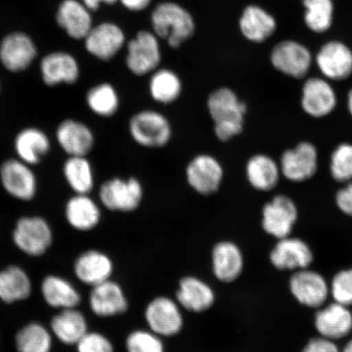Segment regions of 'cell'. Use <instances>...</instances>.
<instances>
[{
  "label": "cell",
  "mask_w": 352,
  "mask_h": 352,
  "mask_svg": "<svg viewBox=\"0 0 352 352\" xmlns=\"http://www.w3.org/2000/svg\"><path fill=\"white\" fill-rule=\"evenodd\" d=\"M270 60L277 72L285 76L301 79L309 72L312 56L301 43L287 41L276 44L272 50Z\"/></svg>",
  "instance_id": "cell-10"
},
{
  "label": "cell",
  "mask_w": 352,
  "mask_h": 352,
  "mask_svg": "<svg viewBox=\"0 0 352 352\" xmlns=\"http://www.w3.org/2000/svg\"><path fill=\"white\" fill-rule=\"evenodd\" d=\"M65 218L74 230L87 232L98 226L101 212L98 205L88 195H77L67 202Z\"/></svg>",
  "instance_id": "cell-29"
},
{
  "label": "cell",
  "mask_w": 352,
  "mask_h": 352,
  "mask_svg": "<svg viewBox=\"0 0 352 352\" xmlns=\"http://www.w3.org/2000/svg\"><path fill=\"white\" fill-rule=\"evenodd\" d=\"M152 98L161 104H170L179 98L182 92V82L177 74L170 69H162L154 72L149 82Z\"/></svg>",
  "instance_id": "cell-35"
},
{
  "label": "cell",
  "mask_w": 352,
  "mask_h": 352,
  "mask_svg": "<svg viewBox=\"0 0 352 352\" xmlns=\"http://www.w3.org/2000/svg\"><path fill=\"white\" fill-rule=\"evenodd\" d=\"M87 103L92 112L101 117H111L120 107V98L109 83H101L87 92Z\"/></svg>",
  "instance_id": "cell-37"
},
{
  "label": "cell",
  "mask_w": 352,
  "mask_h": 352,
  "mask_svg": "<svg viewBox=\"0 0 352 352\" xmlns=\"http://www.w3.org/2000/svg\"><path fill=\"white\" fill-rule=\"evenodd\" d=\"M302 352H340V351L331 340L323 337L311 340Z\"/></svg>",
  "instance_id": "cell-44"
},
{
  "label": "cell",
  "mask_w": 352,
  "mask_h": 352,
  "mask_svg": "<svg viewBox=\"0 0 352 352\" xmlns=\"http://www.w3.org/2000/svg\"><path fill=\"white\" fill-rule=\"evenodd\" d=\"M114 264L107 254L98 250L82 253L74 264V272L82 283L91 287L112 279Z\"/></svg>",
  "instance_id": "cell-18"
},
{
  "label": "cell",
  "mask_w": 352,
  "mask_h": 352,
  "mask_svg": "<svg viewBox=\"0 0 352 352\" xmlns=\"http://www.w3.org/2000/svg\"><path fill=\"white\" fill-rule=\"evenodd\" d=\"M15 343L19 352H51L52 333L41 324L30 323L17 332Z\"/></svg>",
  "instance_id": "cell-36"
},
{
  "label": "cell",
  "mask_w": 352,
  "mask_h": 352,
  "mask_svg": "<svg viewBox=\"0 0 352 352\" xmlns=\"http://www.w3.org/2000/svg\"><path fill=\"white\" fill-rule=\"evenodd\" d=\"M132 139L145 148H162L170 142L173 129L167 118L155 110H142L129 122Z\"/></svg>",
  "instance_id": "cell-4"
},
{
  "label": "cell",
  "mask_w": 352,
  "mask_h": 352,
  "mask_svg": "<svg viewBox=\"0 0 352 352\" xmlns=\"http://www.w3.org/2000/svg\"><path fill=\"white\" fill-rule=\"evenodd\" d=\"M152 25L156 35L174 48L190 38L195 29L190 13L174 3L160 4L153 12Z\"/></svg>",
  "instance_id": "cell-2"
},
{
  "label": "cell",
  "mask_w": 352,
  "mask_h": 352,
  "mask_svg": "<svg viewBox=\"0 0 352 352\" xmlns=\"http://www.w3.org/2000/svg\"><path fill=\"white\" fill-rule=\"evenodd\" d=\"M0 179L4 189L16 199L30 201L36 193V178L30 165L20 160L3 162L0 167Z\"/></svg>",
  "instance_id": "cell-16"
},
{
  "label": "cell",
  "mask_w": 352,
  "mask_h": 352,
  "mask_svg": "<svg viewBox=\"0 0 352 352\" xmlns=\"http://www.w3.org/2000/svg\"><path fill=\"white\" fill-rule=\"evenodd\" d=\"M15 149L20 160L30 166L35 165L50 151V139L41 130L29 127L17 135Z\"/></svg>",
  "instance_id": "cell-33"
},
{
  "label": "cell",
  "mask_w": 352,
  "mask_h": 352,
  "mask_svg": "<svg viewBox=\"0 0 352 352\" xmlns=\"http://www.w3.org/2000/svg\"><path fill=\"white\" fill-rule=\"evenodd\" d=\"M86 48L96 58L109 60L120 51L125 36L118 25L103 23L92 28L87 35Z\"/></svg>",
  "instance_id": "cell-20"
},
{
  "label": "cell",
  "mask_w": 352,
  "mask_h": 352,
  "mask_svg": "<svg viewBox=\"0 0 352 352\" xmlns=\"http://www.w3.org/2000/svg\"><path fill=\"white\" fill-rule=\"evenodd\" d=\"M76 346L78 352H116L113 342L99 332L88 331Z\"/></svg>",
  "instance_id": "cell-42"
},
{
  "label": "cell",
  "mask_w": 352,
  "mask_h": 352,
  "mask_svg": "<svg viewBox=\"0 0 352 352\" xmlns=\"http://www.w3.org/2000/svg\"><path fill=\"white\" fill-rule=\"evenodd\" d=\"M281 175L292 183H303L314 177L319 168V153L314 143L299 142L286 149L279 162Z\"/></svg>",
  "instance_id": "cell-5"
},
{
  "label": "cell",
  "mask_w": 352,
  "mask_h": 352,
  "mask_svg": "<svg viewBox=\"0 0 352 352\" xmlns=\"http://www.w3.org/2000/svg\"><path fill=\"white\" fill-rule=\"evenodd\" d=\"M262 214L263 230L276 239H283L292 232L298 219V211L292 198L277 195L264 205Z\"/></svg>",
  "instance_id": "cell-9"
},
{
  "label": "cell",
  "mask_w": 352,
  "mask_h": 352,
  "mask_svg": "<svg viewBox=\"0 0 352 352\" xmlns=\"http://www.w3.org/2000/svg\"><path fill=\"white\" fill-rule=\"evenodd\" d=\"M51 333L65 345H76L88 332L85 316L77 308L60 310L50 323Z\"/></svg>",
  "instance_id": "cell-26"
},
{
  "label": "cell",
  "mask_w": 352,
  "mask_h": 352,
  "mask_svg": "<svg viewBox=\"0 0 352 352\" xmlns=\"http://www.w3.org/2000/svg\"><path fill=\"white\" fill-rule=\"evenodd\" d=\"M223 178V169L217 158L200 154L192 158L186 168V179L190 187L201 195L217 192Z\"/></svg>",
  "instance_id": "cell-12"
},
{
  "label": "cell",
  "mask_w": 352,
  "mask_h": 352,
  "mask_svg": "<svg viewBox=\"0 0 352 352\" xmlns=\"http://www.w3.org/2000/svg\"><path fill=\"white\" fill-rule=\"evenodd\" d=\"M343 352H352V340L347 343Z\"/></svg>",
  "instance_id": "cell-48"
},
{
  "label": "cell",
  "mask_w": 352,
  "mask_h": 352,
  "mask_svg": "<svg viewBox=\"0 0 352 352\" xmlns=\"http://www.w3.org/2000/svg\"><path fill=\"white\" fill-rule=\"evenodd\" d=\"M276 21L263 8L252 6L245 8L240 20V29L248 41L263 43L275 32Z\"/></svg>",
  "instance_id": "cell-32"
},
{
  "label": "cell",
  "mask_w": 352,
  "mask_h": 352,
  "mask_svg": "<svg viewBox=\"0 0 352 352\" xmlns=\"http://www.w3.org/2000/svg\"><path fill=\"white\" fill-rule=\"evenodd\" d=\"M336 204L343 214L352 217V182L344 184L336 195Z\"/></svg>",
  "instance_id": "cell-43"
},
{
  "label": "cell",
  "mask_w": 352,
  "mask_h": 352,
  "mask_svg": "<svg viewBox=\"0 0 352 352\" xmlns=\"http://www.w3.org/2000/svg\"><path fill=\"white\" fill-rule=\"evenodd\" d=\"M306 8L305 22L308 28L324 33L331 28L333 15L332 0H303Z\"/></svg>",
  "instance_id": "cell-38"
},
{
  "label": "cell",
  "mask_w": 352,
  "mask_h": 352,
  "mask_svg": "<svg viewBox=\"0 0 352 352\" xmlns=\"http://www.w3.org/2000/svg\"><path fill=\"white\" fill-rule=\"evenodd\" d=\"M43 80L47 86L60 83L73 85L79 77V68L76 59L65 52H54L44 57L41 63Z\"/></svg>",
  "instance_id": "cell-27"
},
{
  "label": "cell",
  "mask_w": 352,
  "mask_h": 352,
  "mask_svg": "<svg viewBox=\"0 0 352 352\" xmlns=\"http://www.w3.org/2000/svg\"><path fill=\"white\" fill-rule=\"evenodd\" d=\"M85 3V6L90 10H98L101 3H105L108 4H113L117 1V0H82Z\"/></svg>",
  "instance_id": "cell-46"
},
{
  "label": "cell",
  "mask_w": 352,
  "mask_h": 352,
  "mask_svg": "<svg viewBox=\"0 0 352 352\" xmlns=\"http://www.w3.org/2000/svg\"><path fill=\"white\" fill-rule=\"evenodd\" d=\"M248 182L255 190L270 192L278 186L281 176L279 162L267 154L258 153L245 166Z\"/></svg>",
  "instance_id": "cell-23"
},
{
  "label": "cell",
  "mask_w": 352,
  "mask_h": 352,
  "mask_svg": "<svg viewBox=\"0 0 352 352\" xmlns=\"http://www.w3.org/2000/svg\"><path fill=\"white\" fill-rule=\"evenodd\" d=\"M289 285L293 296L303 305L318 307L328 297L327 284L318 272H298L292 276Z\"/></svg>",
  "instance_id": "cell-21"
},
{
  "label": "cell",
  "mask_w": 352,
  "mask_h": 352,
  "mask_svg": "<svg viewBox=\"0 0 352 352\" xmlns=\"http://www.w3.org/2000/svg\"><path fill=\"white\" fill-rule=\"evenodd\" d=\"M143 188L138 179L114 178L104 182L99 197L105 208L129 213L139 208L143 199Z\"/></svg>",
  "instance_id": "cell-7"
},
{
  "label": "cell",
  "mask_w": 352,
  "mask_h": 352,
  "mask_svg": "<svg viewBox=\"0 0 352 352\" xmlns=\"http://www.w3.org/2000/svg\"><path fill=\"white\" fill-rule=\"evenodd\" d=\"M32 292V280L23 268L12 265L0 271V300L10 305L25 300Z\"/></svg>",
  "instance_id": "cell-30"
},
{
  "label": "cell",
  "mask_w": 352,
  "mask_h": 352,
  "mask_svg": "<svg viewBox=\"0 0 352 352\" xmlns=\"http://www.w3.org/2000/svg\"><path fill=\"white\" fill-rule=\"evenodd\" d=\"M64 175L77 195H88L94 187V175L86 156H72L64 165Z\"/></svg>",
  "instance_id": "cell-34"
},
{
  "label": "cell",
  "mask_w": 352,
  "mask_h": 352,
  "mask_svg": "<svg viewBox=\"0 0 352 352\" xmlns=\"http://www.w3.org/2000/svg\"><path fill=\"white\" fill-rule=\"evenodd\" d=\"M56 139L65 153L72 156H86L94 145V135L83 123L68 120L61 122Z\"/></svg>",
  "instance_id": "cell-24"
},
{
  "label": "cell",
  "mask_w": 352,
  "mask_h": 352,
  "mask_svg": "<svg viewBox=\"0 0 352 352\" xmlns=\"http://www.w3.org/2000/svg\"><path fill=\"white\" fill-rule=\"evenodd\" d=\"M300 105L307 116L316 120L327 118L338 105L336 90L324 77H311L303 82Z\"/></svg>",
  "instance_id": "cell-8"
},
{
  "label": "cell",
  "mask_w": 352,
  "mask_h": 352,
  "mask_svg": "<svg viewBox=\"0 0 352 352\" xmlns=\"http://www.w3.org/2000/svg\"><path fill=\"white\" fill-rule=\"evenodd\" d=\"M332 294L336 302L346 307L352 305V270H344L334 276Z\"/></svg>",
  "instance_id": "cell-41"
},
{
  "label": "cell",
  "mask_w": 352,
  "mask_h": 352,
  "mask_svg": "<svg viewBox=\"0 0 352 352\" xmlns=\"http://www.w3.org/2000/svg\"><path fill=\"white\" fill-rule=\"evenodd\" d=\"M144 318L148 329L162 338L178 336L184 327L183 308L175 298L164 296L148 302Z\"/></svg>",
  "instance_id": "cell-3"
},
{
  "label": "cell",
  "mask_w": 352,
  "mask_h": 352,
  "mask_svg": "<svg viewBox=\"0 0 352 352\" xmlns=\"http://www.w3.org/2000/svg\"><path fill=\"white\" fill-rule=\"evenodd\" d=\"M127 352H165L164 338L148 329H135L125 340Z\"/></svg>",
  "instance_id": "cell-40"
},
{
  "label": "cell",
  "mask_w": 352,
  "mask_h": 352,
  "mask_svg": "<svg viewBox=\"0 0 352 352\" xmlns=\"http://www.w3.org/2000/svg\"><path fill=\"white\" fill-rule=\"evenodd\" d=\"M314 255L305 241L298 239H280L270 254V261L280 270H294L310 265Z\"/></svg>",
  "instance_id": "cell-22"
},
{
  "label": "cell",
  "mask_w": 352,
  "mask_h": 352,
  "mask_svg": "<svg viewBox=\"0 0 352 352\" xmlns=\"http://www.w3.org/2000/svg\"><path fill=\"white\" fill-rule=\"evenodd\" d=\"M211 267L219 283L228 284L239 279L244 268L239 246L231 241H219L211 252Z\"/></svg>",
  "instance_id": "cell-17"
},
{
  "label": "cell",
  "mask_w": 352,
  "mask_h": 352,
  "mask_svg": "<svg viewBox=\"0 0 352 352\" xmlns=\"http://www.w3.org/2000/svg\"><path fill=\"white\" fill-rule=\"evenodd\" d=\"M208 107L220 142H228L243 131L248 107L230 88L214 91L208 98Z\"/></svg>",
  "instance_id": "cell-1"
},
{
  "label": "cell",
  "mask_w": 352,
  "mask_h": 352,
  "mask_svg": "<svg viewBox=\"0 0 352 352\" xmlns=\"http://www.w3.org/2000/svg\"><path fill=\"white\" fill-rule=\"evenodd\" d=\"M123 6L131 11H142L148 6L151 0H120Z\"/></svg>",
  "instance_id": "cell-45"
},
{
  "label": "cell",
  "mask_w": 352,
  "mask_h": 352,
  "mask_svg": "<svg viewBox=\"0 0 352 352\" xmlns=\"http://www.w3.org/2000/svg\"><path fill=\"white\" fill-rule=\"evenodd\" d=\"M12 239L21 252L32 257H41L50 248L54 240L52 228L39 217H22L16 222Z\"/></svg>",
  "instance_id": "cell-6"
},
{
  "label": "cell",
  "mask_w": 352,
  "mask_h": 352,
  "mask_svg": "<svg viewBox=\"0 0 352 352\" xmlns=\"http://www.w3.org/2000/svg\"><path fill=\"white\" fill-rule=\"evenodd\" d=\"M315 324L324 338L338 340L351 332L352 315L346 306L336 302L318 312Z\"/></svg>",
  "instance_id": "cell-25"
},
{
  "label": "cell",
  "mask_w": 352,
  "mask_h": 352,
  "mask_svg": "<svg viewBox=\"0 0 352 352\" xmlns=\"http://www.w3.org/2000/svg\"><path fill=\"white\" fill-rule=\"evenodd\" d=\"M36 54L32 39L22 33L8 35L0 46V60L12 72H20L28 68Z\"/></svg>",
  "instance_id": "cell-19"
},
{
  "label": "cell",
  "mask_w": 352,
  "mask_h": 352,
  "mask_svg": "<svg viewBox=\"0 0 352 352\" xmlns=\"http://www.w3.org/2000/svg\"><path fill=\"white\" fill-rule=\"evenodd\" d=\"M316 63L329 81H344L352 76V51L341 42L325 43L316 56Z\"/></svg>",
  "instance_id": "cell-14"
},
{
  "label": "cell",
  "mask_w": 352,
  "mask_h": 352,
  "mask_svg": "<svg viewBox=\"0 0 352 352\" xmlns=\"http://www.w3.org/2000/svg\"><path fill=\"white\" fill-rule=\"evenodd\" d=\"M346 109L352 118V88L349 91L346 96Z\"/></svg>",
  "instance_id": "cell-47"
},
{
  "label": "cell",
  "mask_w": 352,
  "mask_h": 352,
  "mask_svg": "<svg viewBox=\"0 0 352 352\" xmlns=\"http://www.w3.org/2000/svg\"><path fill=\"white\" fill-rule=\"evenodd\" d=\"M160 61V43L155 34L144 30L127 45L126 66L135 76H142L154 72Z\"/></svg>",
  "instance_id": "cell-11"
},
{
  "label": "cell",
  "mask_w": 352,
  "mask_h": 352,
  "mask_svg": "<svg viewBox=\"0 0 352 352\" xmlns=\"http://www.w3.org/2000/svg\"><path fill=\"white\" fill-rule=\"evenodd\" d=\"M88 302L94 314L101 318L125 314L129 309L124 289L112 279L91 287Z\"/></svg>",
  "instance_id": "cell-13"
},
{
  "label": "cell",
  "mask_w": 352,
  "mask_h": 352,
  "mask_svg": "<svg viewBox=\"0 0 352 352\" xmlns=\"http://www.w3.org/2000/svg\"><path fill=\"white\" fill-rule=\"evenodd\" d=\"M57 21L70 37L76 39L85 38L92 29L88 8L76 0H65L61 3Z\"/></svg>",
  "instance_id": "cell-31"
},
{
  "label": "cell",
  "mask_w": 352,
  "mask_h": 352,
  "mask_svg": "<svg viewBox=\"0 0 352 352\" xmlns=\"http://www.w3.org/2000/svg\"><path fill=\"white\" fill-rule=\"evenodd\" d=\"M41 293L48 306L65 310L77 308L82 298L76 287L63 277L50 275L42 281Z\"/></svg>",
  "instance_id": "cell-28"
},
{
  "label": "cell",
  "mask_w": 352,
  "mask_h": 352,
  "mask_svg": "<svg viewBox=\"0 0 352 352\" xmlns=\"http://www.w3.org/2000/svg\"><path fill=\"white\" fill-rule=\"evenodd\" d=\"M329 173L338 183L352 182L351 143H341L333 149L329 158Z\"/></svg>",
  "instance_id": "cell-39"
},
{
  "label": "cell",
  "mask_w": 352,
  "mask_h": 352,
  "mask_svg": "<svg viewBox=\"0 0 352 352\" xmlns=\"http://www.w3.org/2000/svg\"><path fill=\"white\" fill-rule=\"evenodd\" d=\"M175 300L183 310L202 314L210 309L217 300L212 286L195 276H186L179 280Z\"/></svg>",
  "instance_id": "cell-15"
}]
</instances>
